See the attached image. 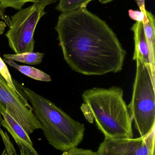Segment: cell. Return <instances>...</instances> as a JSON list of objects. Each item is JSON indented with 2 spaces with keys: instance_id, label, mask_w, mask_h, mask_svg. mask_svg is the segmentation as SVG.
<instances>
[{
  "instance_id": "16",
  "label": "cell",
  "mask_w": 155,
  "mask_h": 155,
  "mask_svg": "<svg viewBox=\"0 0 155 155\" xmlns=\"http://www.w3.org/2000/svg\"><path fill=\"white\" fill-rule=\"evenodd\" d=\"M0 135L5 145L4 149L1 155H18L7 133L4 132L2 129L0 131Z\"/></svg>"
},
{
  "instance_id": "5",
  "label": "cell",
  "mask_w": 155,
  "mask_h": 155,
  "mask_svg": "<svg viewBox=\"0 0 155 155\" xmlns=\"http://www.w3.org/2000/svg\"><path fill=\"white\" fill-rule=\"evenodd\" d=\"M47 5L42 4L19 10L11 16V25L5 35L9 47L15 53L31 52L34 50V34L38 23L46 14Z\"/></svg>"
},
{
  "instance_id": "8",
  "label": "cell",
  "mask_w": 155,
  "mask_h": 155,
  "mask_svg": "<svg viewBox=\"0 0 155 155\" xmlns=\"http://www.w3.org/2000/svg\"><path fill=\"white\" fill-rule=\"evenodd\" d=\"M3 119L1 125L12 136L19 147L31 155H39L34 149L32 143L22 127L5 111L2 112Z\"/></svg>"
},
{
  "instance_id": "11",
  "label": "cell",
  "mask_w": 155,
  "mask_h": 155,
  "mask_svg": "<svg viewBox=\"0 0 155 155\" xmlns=\"http://www.w3.org/2000/svg\"><path fill=\"white\" fill-rule=\"evenodd\" d=\"M3 60L9 66L30 78L42 82H49L52 81V78L49 74L39 69L26 65H20L11 59L3 58Z\"/></svg>"
},
{
  "instance_id": "23",
  "label": "cell",
  "mask_w": 155,
  "mask_h": 155,
  "mask_svg": "<svg viewBox=\"0 0 155 155\" xmlns=\"http://www.w3.org/2000/svg\"><path fill=\"white\" fill-rule=\"evenodd\" d=\"M98 1H99V2H100L101 3L105 4L111 2H113L114 0H98Z\"/></svg>"
},
{
  "instance_id": "7",
  "label": "cell",
  "mask_w": 155,
  "mask_h": 155,
  "mask_svg": "<svg viewBox=\"0 0 155 155\" xmlns=\"http://www.w3.org/2000/svg\"><path fill=\"white\" fill-rule=\"evenodd\" d=\"M155 129L147 136L131 139L105 137L98 155H155Z\"/></svg>"
},
{
  "instance_id": "13",
  "label": "cell",
  "mask_w": 155,
  "mask_h": 155,
  "mask_svg": "<svg viewBox=\"0 0 155 155\" xmlns=\"http://www.w3.org/2000/svg\"><path fill=\"white\" fill-rule=\"evenodd\" d=\"M58 0H0V5L4 10L12 8L16 10H21L25 4L32 2L33 4H42L48 5L56 2Z\"/></svg>"
},
{
  "instance_id": "24",
  "label": "cell",
  "mask_w": 155,
  "mask_h": 155,
  "mask_svg": "<svg viewBox=\"0 0 155 155\" xmlns=\"http://www.w3.org/2000/svg\"><path fill=\"white\" fill-rule=\"evenodd\" d=\"M20 150L21 155H31L27 153H26L22 148H21V147H20Z\"/></svg>"
},
{
  "instance_id": "12",
  "label": "cell",
  "mask_w": 155,
  "mask_h": 155,
  "mask_svg": "<svg viewBox=\"0 0 155 155\" xmlns=\"http://www.w3.org/2000/svg\"><path fill=\"white\" fill-rule=\"evenodd\" d=\"M44 53L40 52H25L15 54H5L3 58L11 59L13 61L26 64L30 65H37L42 62L44 56Z\"/></svg>"
},
{
  "instance_id": "20",
  "label": "cell",
  "mask_w": 155,
  "mask_h": 155,
  "mask_svg": "<svg viewBox=\"0 0 155 155\" xmlns=\"http://www.w3.org/2000/svg\"><path fill=\"white\" fill-rule=\"evenodd\" d=\"M0 19L5 23L8 27H10L11 25V18L8 15L5 14V11L1 6L0 5Z\"/></svg>"
},
{
  "instance_id": "9",
  "label": "cell",
  "mask_w": 155,
  "mask_h": 155,
  "mask_svg": "<svg viewBox=\"0 0 155 155\" xmlns=\"http://www.w3.org/2000/svg\"><path fill=\"white\" fill-rule=\"evenodd\" d=\"M131 30L134 33L135 41V51L133 60L135 61L136 59L139 58L146 64L150 65L152 69L150 50L146 38L143 23L136 22L133 25Z\"/></svg>"
},
{
  "instance_id": "22",
  "label": "cell",
  "mask_w": 155,
  "mask_h": 155,
  "mask_svg": "<svg viewBox=\"0 0 155 155\" xmlns=\"http://www.w3.org/2000/svg\"><path fill=\"white\" fill-rule=\"evenodd\" d=\"M6 26H7V25L5 22L3 21H0V36L4 32Z\"/></svg>"
},
{
  "instance_id": "10",
  "label": "cell",
  "mask_w": 155,
  "mask_h": 155,
  "mask_svg": "<svg viewBox=\"0 0 155 155\" xmlns=\"http://www.w3.org/2000/svg\"><path fill=\"white\" fill-rule=\"evenodd\" d=\"M147 18L143 21L144 30L147 41L149 45L151 57L152 71L153 76L155 77L154 49L155 40V20L154 15L147 11Z\"/></svg>"
},
{
  "instance_id": "21",
  "label": "cell",
  "mask_w": 155,
  "mask_h": 155,
  "mask_svg": "<svg viewBox=\"0 0 155 155\" xmlns=\"http://www.w3.org/2000/svg\"><path fill=\"white\" fill-rule=\"evenodd\" d=\"M136 3L139 6L140 11L146 15L147 10L145 8V0H136Z\"/></svg>"
},
{
  "instance_id": "1",
  "label": "cell",
  "mask_w": 155,
  "mask_h": 155,
  "mask_svg": "<svg viewBox=\"0 0 155 155\" xmlns=\"http://www.w3.org/2000/svg\"><path fill=\"white\" fill-rule=\"evenodd\" d=\"M67 64L86 75L123 70L126 51L105 21L81 7L62 13L55 28Z\"/></svg>"
},
{
  "instance_id": "3",
  "label": "cell",
  "mask_w": 155,
  "mask_h": 155,
  "mask_svg": "<svg viewBox=\"0 0 155 155\" xmlns=\"http://www.w3.org/2000/svg\"><path fill=\"white\" fill-rule=\"evenodd\" d=\"M82 97L105 137L113 139L133 138V120L124 100L122 87H93L85 91Z\"/></svg>"
},
{
  "instance_id": "15",
  "label": "cell",
  "mask_w": 155,
  "mask_h": 155,
  "mask_svg": "<svg viewBox=\"0 0 155 155\" xmlns=\"http://www.w3.org/2000/svg\"><path fill=\"white\" fill-rule=\"evenodd\" d=\"M56 9L62 13L66 12L81 7H86L93 0H58Z\"/></svg>"
},
{
  "instance_id": "19",
  "label": "cell",
  "mask_w": 155,
  "mask_h": 155,
  "mask_svg": "<svg viewBox=\"0 0 155 155\" xmlns=\"http://www.w3.org/2000/svg\"><path fill=\"white\" fill-rule=\"evenodd\" d=\"M81 109H82V112L83 113L86 119L89 122V123H93V122L94 118L92 114V112L90 110V108L88 107V106L84 103L81 106Z\"/></svg>"
},
{
  "instance_id": "17",
  "label": "cell",
  "mask_w": 155,
  "mask_h": 155,
  "mask_svg": "<svg viewBox=\"0 0 155 155\" xmlns=\"http://www.w3.org/2000/svg\"><path fill=\"white\" fill-rule=\"evenodd\" d=\"M62 155H98L97 152L92 150L74 147L69 150L64 151Z\"/></svg>"
},
{
  "instance_id": "4",
  "label": "cell",
  "mask_w": 155,
  "mask_h": 155,
  "mask_svg": "<svg viewBox=\"0 0 155 155\" xmlns=\"http://www.w3.org/2000/svg\"><path fill=\"white\" fill-rule=\"evenodd\" d=\"M135 61L133 95L127 107L136 128L143 137L155 129V78L150 65L139 58Z\"/></svg>"
},
{
  "instance_id": "14",
  "label": "cell",
  "mask_w": 155,
  "mask_h": 155,
  "mask_svg": "<svg viewBox=\"0 0 155 155\" xmlns=\"http://www.w3.org/2000/svg\"><path fill=\"white\" fill-rule=\"evenodd\" d=\"M0 75L5 80L8 86L18 97L22 98L23 100H27L22 91L15 86L13 81V78L11 76V74L8 70V67L5 64V62L1 58V56H0Z\"/></svg>"
},
{
  "instance_id": "2",
  "label": "cell",
  "mask_w": 155,
  "mask_h": 155,
  "mask_svg": "<svg viewBox=\"0 0 155 155\" xmlns=\"http://www.w3.org/2000/svg\"><path fill=\"white\" fill-rule=\"evenodd\" d=\"M13 81L31 103L33 112L41 123L49 144L61 151L77 147L83 138V124L74 120L49 99L15 79Z\"/></svg>"
},
{
  "instance_id": "18",
  "label": "cell",
  "mask_w": 155,
  "mask_h": 155,
  "mask_svg": "<svg viewBox=\"0 0 155 155\" xmlns=\"http://www.w3.org/2000/svg\"><path fill=\"white\" fill-rule=\"evenodd\" d=\"M129 16L130 18L136 22H143L144 20L147 18V15L140 11L130 10L128 11Z\"/></svg>"
},
{
  "instance_id": "6",
  "label": "cell",
  "mask_w": 155,
  "mask_h": 155,
  "mask_svg": "<svg viewBox=\"0 0 155 155\" xmlns=\"http://www.w3.org/2000/svg\"><path fill=\"white\" fill-rule=\"evenodd\" d=\"M5 110L29 134L42 126L33 112L28 100L18 97L0 75V122L2 112Z\"/></svg>"
}]
</instances>
